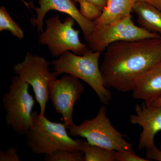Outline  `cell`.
Masks as SVG:
<instances>
[{"mask_svg":"<svg viewBox=\"0 0 161 161\" xmlns=\"http://www.w3.org/2000/svg\"><path fill=\"white\" fill-rule=\"evenodd\" d=\"M146 159L149 161L151 160L161 161V150L155 146L150 150H147Z\"/></svg>","mask_w":161,"mask_h":161,"instance_id":"21","label":"cell"},{"mask_svg":"<svg viewBox=\"0 0 161 161\" xmlns=\"http://www.w3.org/2000/svg\"><path fill=\"white\" fill-rule=\"evenodd\" d=\"M84 90L79 78L69 74L51 82L49 98L55 111L62 115L67 129L74 124V107Z\"/></svg>","mask_w":161,"mask_h":161,"instance_id":"9","label":"cell"},{"mask_svg":"<svg viewBox=\"0 0 161 161\" xmlns=\"http://www.w3.org/2000/svg\"><path fill=\"white\" fill-rule=\"evenodd\" d=\"M75 20L69 16L61 22L58 15L46 20L44 31L39 35L38 42L46 45L53 57H59L66 51L75 54H84L89 50L79 39V31L74 28Z\"/></svg>","mask_w":161,"mask_h":161,"instance_id":"6","label":"cell"},{"mask_svg":"<svg viewBox=\"0 0 161 161\" xmlns=\"http://www.w3.org/2000/svg\"><path fill=\"white\" fill-rule=\"evenodd\" d=\"M133 11L137 17L139 25L142 28L161 35V10L151 4L138 0Z\"/></svg>","mask_w":161,"mask_h":161,"instance_id":"14","label":"cell"},{"mask_svg":"<svg viewBox=\"0 0 161 161\" xmlns=\"http://www.w3.org/2000/svg\"><path fill=\"white\" fill-rule=\"evenodd\" d=\"M115 159L116 161H149L136 154L132 148L115 151Z\"/></svg>","mask_w":161,"mask_h":161,"instance_id":"19","label":"cell"},{"mask_svg":"<svg viewBox=\"0 0 161 161\" xmlns=\"http://www.w3.org/2000/svg\"><path fill=\"white\" fill-rule=\"evenodd\" d=\"M160 37L161 35L158 34L148 31L136 25L131 14L115 23L95 27L92 34L86 40L91 50L102 52L110 44L118 41H134Z\"/></svg>","mask_w":161,"mask_h":161,"instance_id":"8","label":"cell"},{"mask_svg":"<svg viewBox=\"0 0 161 161\" xmlns=\"http://www.w3.org/2000/svg\"><path fill=\"white\" fill-rule=\"evenodd\" d=\"M102 53L90 49L84 54L79 55L66 51L58 59L53 60L51 64L58 75L69 74L86 82L96 93L100 102L108 105L112 96L110 91L105 86L98 65Z\"/></svg>","mask_w":161,"mask_h":161,"instance_id":"2","label":"cell"},{"mask_svg":"<svg viewBox=\"0 0 161 161\" xmlns=\"http://www.w3.org/2000/svg\"><path fill=\"white\" fill-rule=\"evenodd\" d=\"M79 3L80 8L79 11L87 19L94 21L102 14L103 9L94 3L86 1H82Z\"/></svg>","mask_w":161,"mask_h":161,"instance_id":"18","label":"cell"},{"mask_svg":"<svg viewBox=\"0 0 161 161\" xmlns=\"http://www.w3.org/2000/svg\"><path fill=\"white\" fill-rule=\"evenodd\" d=\"M81 151L84 161H115V150H109L82 141Z\"/></svg>","mask_w":161,"mask_h":161,"instance_id":"15","label":"cell"},{"mask_svg":"<svg viewBox=\"0 0 161 161\" xmlns=\"http://www.w3.org/2000/svg\"><path fill=\"white\" fill-rule=\"evenodd\" d=\"M151 4L161 10V0H139Z\"/></svg>","mask_w":161,"mask_h":161,"instance_id":"23","label":"cell"},{"mask_svg":"<svg viewBox=\"0 0 161 161\" xmlns=\"http://www.w3.org/2000/svg\"><path fill=\"white\" fill-rule=\"evenodd\" d=\"M152 105L154 106L161 107V97L154 101Z\"/></svg>","mask_w":161,"mask_h":161,"instance_id":"24","label":"cell"},{"mask_svg":"<svg viewBox=\"0 0 161 161\" xmlns=\"http://www.w3.org/2000/svg\"><path fill=\"white\" fill-rule=\"evenodd\" d=\"M135 110L136 114L130 115V121L142 129L138 149L139 150H150L155 146L156 134L161 131V107L152 105L147 106L143 102L142 105H136Z\"/></svg>","mask_w":161,"mask_h":161,"instance_id":"10","label":"cell"},{"mask_svg":"<svg viewBox=\"0 0 161 161\" xmlns=\"http://www.w3.org/2000/svg\"><path fill=\"white\" fill-rule=\"evenodd\" d=\"M138 0H108L100 17L93 21L95 27L119 21L131 14Z\"/></svg>","mask_w":161,"mask_h":161,"instance_id":"13","label":"cell"},{"mask_svg":"<svg viewBox=\"0 0 161 161\" xmlns=\"http://www.w3.org/2000/svg\"><path fill=\"white\" fill-rule=\"evenodd\" d=\"M161 60V37L112 43L100 67L105 86L131 92L136 78Z\"/></svg>","mask_w":161,"mask_h":161,"instance_id":"1","label":"cell"},{"mask_svg":"<svg viewBox=\"0 0 161 161\" xmlns=\"http://www.w3.org/2000/svg\"><path fill=\"white\" fill-rule=\"evenodd\" d=\"M30 129L26 133L27 146L35 154H46L64 149L81 151L82 140L71 138L64 123L51 121L35 111Z\"/></svg>","mask_w":161,"mask_h":161,"instance_id":"3","label":"cell"},{"mask_svg":"<svg viewBox=\"0 0 161 161\" xmlns=\"http://www.w3.org/2000/svg\"><path fill=\"white\" fill-rule=\"evenodd\" d=\"M40 7L35 8L36 16L31 19V23L36 26L37 31L42 32L43 23L46 14L50 10H55L66 14L73 18L83 32L85 40L91 36L95 29L93 21L84 17L76 8L72 0H39Z\"/></svg>","mask_w":161,"mask_h":161,"instance_id":"11","label":"cell"},{"mask_svg":"<svg viewBox=\"0 0 161 161\" xmlns=\"http://www.w3.org/2000/svg\"><path fill=\"white\" fill-rule=\"evenodd\" d=\"M16 147H10L6 150H0V161H19Z\"/></svg>","mask_w":161,"mask_h":161,"instance_id":"20","label":"cell"},{"mask_svg":"<svg viewBox=\"0 0 161 161\" xmlns=\"http://www.w3.org/2000/svg\"><path fill=\"white\" fill-rule=\"evenodd\" d=\"M44 159L45 161H84V157L82 151L61 149L46 154Z\"/></svg>","mask_w":161,"mask_h":161,"instance_id":"17","label":"cell"},{"mask_svg":"<svg viewBox=\"0 0 161 161\" xmlns=\"http://www.w3.org/2000/svg\"><path fill=\"white\" fill-rule=\"evenodd\" d=\"M108 0H74V1L77 3H79L82 1H86V2H91L98 5L100 8L103 9L107 4Z\"/></svg>","mask_w":161,"mask_h":161,"instance_id":"22","label":"cell"},{"mask_svg":"<svg viewBox=\"0 0 161 161\" xmlns=\"http://www.w3.org/2000/svg\"><path fill=\"white\" fill-rule=\"evenodd\" d=\"M159 149L161 150V142L160 144V146Z\"/></svg>","mask_w":161,"mask_h":161,"instance_id":"25","label":"cell"},{"mask_svg":"<svg viewBox=\"0 0 161 161\" xmlns=\"http://www.w3.org/2000/svg\"><path fill=\"white\" fill-rule=\"evenodd\" d=\"M50 64L43 57L27 52L24 60L13 67L16 75L32 88L41 116L45 115L51 82L59 76L56 72H50Z\"/></svg>","mask_w":161,"mask_h":161,"instance_id":"7","label":"cell"},{"mask_svg":"<svg viewBox=\"0 0 161 161\" xmlns=\"http://www.w3.org/2000/svg\"><path fill=\"white\" fill-rule=\"evenodd\" d=\"M132 97L142 100L147 106L161 97V60L142 73L134 80Z\"/></svg>","mask_w":161,"mask_h":161,"instance_id":"12","label":"cell"},{"mask_svg":"<svg viewBox=\"0 0 161 161\" xmlns=\"http://www.w3.org/2000/svg\"><path fill=\"white\" fill-rule=\"evenodd\" d=\"M29 85L15 75L13 77L9 90L2 98L6 123L20 136L26 135L31 125L35 101L30 94Z\"/></svg>","mask_w":161,"mask_h":161,"instance_id":"4","label":"cell"},{"mask_svg":"<svg viewBox=\"0 0 161 161\" xmlns=\"http://www.w3.org/2000/svg\"><path fill=\"white\" fill-rule=\"evenodd\" d=\"M67 130L71 136L84 137L91 144L109 150L119 151L132 148V144L124 138L125 135L112 125L104 106L100 107L94 118L86 119L78 125L74 124Z\"/></svg>","mask_w":161,"mask_h":161,"instance_id":"5","label":"cell"},{"mask_svg":"<svg viewBox=\"0 0 161 161\" xmlns=\"http://www.w3.org/2000/svg\"><path fill=\"white\" fill-rule=\"evenodd\" d=\"M9 31L19 39L24 37V32L16 22L12 19L4 6L0 7V31Z\"/></svg>","mask_w":161,"mask_h":161,"instance_id":"16","label":"cell"}]
</instances>
